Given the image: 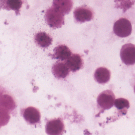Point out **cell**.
Masks as SVG:
<instances>
[{
  "instance_id": "6da1fadb",
  "label": "cell",
  "mask_w": 135,
  "mask_h": 135,
  "mask_svg": "<svg viewBox=\"0 0 135 135\" xmlns=\"http://www.w3.org/2000/svg\"><path fill=\"white\" fill-rule=\"evenodd\" d=\"M64 16L53 7L47 10L46 20L50 27L53 28H59L64 24Z\"/></svg>"
},
{
  "instance_id": "7a4b0ae2",
  "label": "cell",
  "mask_w": 135,
  "mask_h": 135,
  "mask_svg": "<svg viewBox=\"0 0 135 135\" xmlns=\"http://www.w3.org/2000/svg\"><path fill=\"white\" fill-rule=\"evenodd\" d=\"M113 31L115 35L119 37H127L131 35L132 32L131 24L126 18H120L114 24Z\"/></svg>"
},
{
  "instance_id": "3957f363",
  "label": "cell",
  "mask_w": 135,
  "mask_h": 135,
  "mask_svg": "<svg viewBox=\"0 0 135 135\" xmlns=\"http://www.w3.org/2000/svg\"><path fill=\"white\" fill-rule=\"evenodd\" d=\"M122 62L127 66L135 64V45L128 43L122 46L120 52Z\"/></svg>"
},
{
  "instance_id": "277c9868",
  "label": "cell",
  "mask_w": 135,
  "mask_h": 135,
  "mask_svg": "<svg viewBox=\"0 0 135 135\" xmlns=\"http://www.w3.org/2000/svg\"><path fill=\"white\" fill-rule=\"evenodd\" d=\"M115 97L113 92L107 90L101 93L98 97V104L104 110H108L113 107Z\"/></svg>"
},
{
  "instance_id": "5b68a950",
  "label": "cell",
  "mask_w": 135,
  "mask_h": 135,
  "mask_svg": "<svg viewBox=\"0 0 135 135\" xmlns=\"http://www.w3.org/2000/svg\"><path fill=\"white\" fill-rule=\"evenodd\" d=\"M64 131L65 125L62 120L59 118L50 120L46 125V131L48 135H62Z\"/></svg>"
},
{
  "instance_id": "8992f818",
  "label": "cell",
  "mask_w": 135,
  "mask_h": 135,
  "mask_svg": "<svg viewBox=\"0 0 135 135\" xmlns=\"http://www.w3.org/2000/svg\"><path fill=\"white\" fill-rule=\"evenodd\" d=\"M75 19L79 23L89 21L93 18V13L90 9L86 6L76 8L74 12Z\"/></svg>"
},
{
  "instance_id": "52a82bcc",
  "label": "cell",
  "mask_w": 135,
  "mask_h": 135,
  "mask_svg": "<svg viewBox=\"0 0 135 135\" xmlns=\"http://www.w3.org/2000/svg\"><path fill=\"white\" fill-rule=\"evenodd\" d=\"M23 117L26 122L31 124H35L40 121L41 114L37 109L29 107L25 109Z\"/></svg>"
},
{
  "instance_id": "ba28073f",
  "label": "cell",
  "mask_w": 135,
  "mask_h": 135,
  "mask_svg": "<svg viewBox=\"0 0 135 135\" xmlns=\"http://www.w3.org/2000/svg\"><path fill=\"white\" fill-rule=\"evenodd\" d=\"M66 64L69 69L73 72H75L82 68L83 61L78 54H72L66 60Z\"/></svg>"
},
{
  "instance_id": "9c48e42d",
  "label": "cell",
  "mask_w": 135,
  "mask_h": 135,
  "mask_svg": "<svg viewBox=\"0 0 135 135\" xmlns=\"http://www.w3.org/2000/svg\"><path fill=\"white\" fill-rule=\"evenodd\" d=\"M53 7L65 15L72 9L73 2L71 0H54Z\"/></svg>"
},
{
  "instance_id": "30bf717a",
  "label": "cell",
  "mask_w": 135,
  "mask_h": 135,
  "mask_svg": "<svg viewBox=\"0 0 135 135\" xmlns=\"http://www.w3.org/2000/svg\"><path fill=\"white\" fill-rule=\"evenodd\" d=\"M94 76L95 80L98 83L104 84L108 82L110 80L111 72L105 67H99L95 71Z\"/></svg>"
},
{
  "instance_id": "8fae6325",
  "label": "cell",
  "mask_w": 135,
  "mask_h": 135,
  "mask_svg": "<svg viewBox=\"0 0 135 135\" xmlns=\"http://www.w3.org/2000/svg\"><path fill=\"white\" fill-rule=\"evenodd\" d=\"M22 4V0H0V9L14 10L18 13Z\"/></svg>"
},
{
  "instance_id": "7c38bea8",
  "label": "cell",
  "mask_w": 135,
  "mask_h": 135,
  "mask_svg": "<svg viewBox=\"0 0 135 135\" xmlns=\"http://www.w3.org/2000/svg\"><path fill=\"white\" fill-rule=\"evenodd\" d=\"M52 72L57 78L63 79L69 74V69L66 63H57L53 66Z\"/></svg>"
},
{
  "instance_id": "4fadbf2b",
  "label": "cell",
  "mask_w": 135,
  "mask_h": 135,
  "mask_svg": "<svg viewBox=\"0 0 135 135\" xmlns=\"http://www.w3.org/2000/svg\"><path fill=\"white\" fill-rule=\"evenodd\" d=\"M71 54V51L66 45H59L54 50L55 58L61 61L67 60Z\"/></svg>"
},
{
  "instance_id": "5bb4252c",
  "label": "cell",
  "mask_w": 135,
  "mask_h": 135,
  "mask_svg": "<svg viewBox=\"0 0 135 135\" xmlns=\"http://www.w3.org/2000/svg\"><path fill=\"white\" fill-rule=\"evenodd\" d=\"M35 40L37 44L41 47L47 48L52 43V39L47 33L40 32L36 35Z\"/></svg>"
},
{
  "instance_id": "9a60e30c",
  "label": "cell",
  "mask_w": 135,
  "mask_h": 135,
  "mask_svg": "<svg viewBox=\"0 0 135 135\" xmlns=\"http://www.w3.org/2000/svg\"><path fill=\"white\" fill-rule=\"evenodd\" d=\"M0 107L12 110L15 108V103L13 99L9 95H4L0 97Z\"/></svg>"
},
{
  "instance_id": "2e32d148",
  "label": "cell",
  "mask_w": 135,
  "mask_h": 135,
  "mask_svg": "<svg viewBox=\"0 0 135 135\" xmlns=\"http://www.w3.org/2000/svg\"><path fill=\"white\" fill-rule=\"evenodd\" d=\"M10 119L8 110L0 107V128L7 124Z\"/></svg>"
},
{
  "instance_id": "e0dca14e",
  "label": "cell",
  "mask_w": 135,
  "mask_h": 135,
  "mask_svg": "<svg viewBox=\"0 0 135 135\" xmlns=\"http://www.w3.org/2000/svg\"><path fill=\"white\" fill-rule=\"evenodd\" d=\"M114 105L119 110H127L130 107L129 101L123 98H118L115 100Z\"/></svg>"
},
{
  "instance_id": "ac0fdd59",
  "label": "cell",
  "mask_w": 135,
  "mask_h": 135,
  "mask_svg": "<svg viewBox=\"0 0 135 135\" xmlns=\"http://www.w3.org/2000/svg\"><path fill=\"white\" fill-rule=\"evenodd\" d=\"M134 92H135V86L134 87Z\"/></svg>"
}]
</instances>
